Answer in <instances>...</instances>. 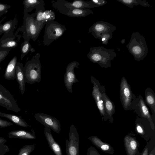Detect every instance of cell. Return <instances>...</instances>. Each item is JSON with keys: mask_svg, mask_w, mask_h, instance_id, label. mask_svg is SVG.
<instances>
[{"mask_svg": "<svg viewBox=\"0 0 155 155\" xmlns=\"http://www.w3.org/2000/svg\"><path fill=\"white\" fill-rule=\"evenodd\" d=\"M35 17V13L31 14H24L23 24L17 29L15 34L18 35L19 31H21L22 33L24 40L29 41L30 39H32L35 41L46 23H38Z\"/></svg>", "mask_w": 155, "mask_h": 155, "instance_id": "1", "label": "cell"}, {"mask_svg": "<svg viewBox=\"0 0 155 155\" xmlns=\"http://www.w3.org/2000/svg\"><path fill=\"white\" fill-rule=\"evenodd\" d=\"M44 134L48 145L55 155H62L61 149L60 145L54 140L51 133V130L45 127Z\"/></svg>", "mask_w": 155, "mask_h": 155, "instance_id": "15", "label": "cell"}, {"mask_svg": "<svg viewBox=\"0 0 155 155\" xmlns=\"http://www.w3.org/2000/svg\"><path fill=\"white\" fill-rule=\"evenodd\" d=\"M94 145L104 151L108 150L110 146L107 144L103 143L98 138L94 137H90L88 138Z\"/></svg>", "mask_w": 155, "mask_h": 155, "instance_id": "29", "label": "cell"}, {"mask_svg": "<svg viewBox=\"0 0 155 155\" xmlns=\"http://www.w3.org/2000/svg\"><path fill=\"white\" fill-rule=\"evenodd\" d=\"M13 124L10 122L2 120L0 118V127L4 128L13 125Z\"/></svg>", "mask_w": 155, "mask_h": 155, "instance_id": "37", "label": "cell"}, {"mask_svg": "<svg viewBox=\"0 0 155 155\" xmlns=\"http://www.w3.org/2000/svg\"><path fill=\"white\" fill-rule=\"evenodd\" d=\"M120 86V99L123 108L125 110L134 109L136 97L132 93L129 84L124 77L121 78Z\"/></svg>", "mask_w": 155, "mask_h": 155, "instance_id": "4", "label": "cell"}, {"mask_svg": "<svg viewBox=\"0 0 155 155\" xmlns=\"http://www.w3.org/2000/svg\"><path fill=\"white\" fill-rule=\"evenodd\" d=\"M14 34L10 36L3 35L0 39V50L11 49L18 46L21 36Z\"/></svg>", "mask_w": 155, "mask_h": 155, "instance_id": "14", "label": "cell"}, {"mask_svg": "<svg viewBox=\"0 0 155 155\" xmlns=\"http://www.w3.org/2000/svg\"><path fill=\"white\" fill-rule=\"evenodd\" d=\"M35 119L43 125L45 127L51 129L59 134L61 130L60 121L56 118L43 113H37L34 115Z\"/></svg>", "mask_w": 155, "mask_h": 155, "instance_id": "10", "label": "cell"}, {"mask_svg": "<svg viewBox=\"0 0 155 155\" xmlns=\"http://www.w3.org/2000/svg\"><path fill=\"white\" fill-rule=\"evenodd\" d=\"M6 141L4 137H0V155H5L10 151L8 146L5 144Z\"/></svg>", "mask_w": 155, "mask_h": 155, "instance_id": "33", "label": "cell"}, {"mask_svg": "<svg viewBox=\"0 0 155 155\" xmlns=\"http://www.w3.org/2000/svg\"><path fill=\"white\" fill-rule=\"evenodd\" d=\"M11 7L8 5L0 3V18L4 14H6L8 12V9Z\"/></svg>", "mask_w": 155, "mask_h": 155, "instance_id": "34", "label": "cell"}, {"mask_svg": "<svg viewBox=\"0 0 155 155\" xmlns=\"http://www.w3.org/2000/svg\"><path fill=\"white\" fill-rule=\"evenodd\" d=\"M0 117L6 118L19 126L28 127L29 126L20 116L0 112Z\"/></svg>", "mask_w": 155, "mask_h": 155, "instance_id": "23", "label": "cell"}, {"mask_svg": "<svg viewBox=\"0 0 155 155\" xmlns=\"http://www.w3.org/2000/svg\"><path fill=\"white\" fill-rule=\"evenodd\" d=\"M143 38L142 36L140 41H138L136 36L134 37L133 35L131 40L128 45V48L130 53L133 54L135 58L140 60L143 59L144 58L143 56L144 57L146 56L147 51V48H146L147 47L146 46V42L141 41Z\"/></svg>", "mask_w": 155, "mask_h": 155, "instance_id": "9", "label": "cell"}, {"mask_svg": "<svg viewBox=\"0 0 155 155\" xmlns=\"http://www.w3.org/2000/svg\"><path fill=\"white\" fill-rule=\"evenodd\" d=\"M153 155L151 154V155Z\"/></svg>", "mask_w": 155, "mask_h": 155, "instance_id": "42", "label": "cell"}, {"mask_svg": "<svg viewBox=\"0 0 155 155\" xmlns=\"http://www.w3.org/2000/svg\"><path fill=\"white\" fill-rule=\"evenodd\" d=\"M91 81L93 85L92 95L100 113L104 120L108 118V115L104 109L102 94L104 87L101 85L99 81L93 76L91 77Z\"/></svg>", "mask_w": 155, "mask_h": 155, "instance_id": "6", "label": "cell"}, {"mask_svg": "<svg viewBox=\"0 0 155 155\" xmlns=\"http://www.w3.org/2000/svg\"><path fill=\"white\" fill-rule=\"evenodd\" d=\"M125 143L129 155H134L137 148V143L136 140L133 138L127 137L125 138Z\"/></svg>", "mask_w": 155, "mask_h": 155, "instance_id": "26", "label": "cell"}, {"mask_svg": "<svg viewBox=\"0 0 155 155\" xmlns=\"http://www.w3.org/2000/svg\"><path fill=\"white\" fill-rule=\"evenodd\" d=\"M135 106L138 107L141 116L146 118L150 122L151 125L154 126L149 110L143 99L141 95L136 99Z\"/></svg>", "mask_w": 155, "mask_h": 155, "instance_id": "18", "label": "cell"}, {"mask_svg": "<svg viewBox=\"0 0 155 155\" xmlns=\"http://www.w3.org/2000/svg\"><path fill=\"white\" fill-rule=\"evenodd\" d=\"M39 53H36L27 61L23 68L26 82L30 84L40 82L41 79V65Z\"/></svg>", "mask_w": 155, "mask_h": 155, "instance_id": "2", "label": "cell"}, {"mask_svg": "<svg viewBox=\"0 0 155 155\" xmlns=\"http://www.w3.org/2000/svg\"><path fill=\"white\" fill-rule=\"evenodd\" d=\"M65 143L67 155H79V134L73 124L70 128L69 139H66Z\"/></svg>", "mask_w": 155, "mask_h": 155, "instance_id": "7", "label": "cell"}, {"mask_svg": "<svg viewBox=\"0 0 155 155\" xmlns=\"http://www.w3.org/2000/svg\"><path fill=\"white\" fill-rule=\"evenodd\" d=\"M36 144L26 145L19 150L18 155H30L34 150Z\"/></svg>", "mask_w": 155, "mask_h": 155, "instance_id": "30", "label": "cell"}, {"mask_svg": "<svg viewBox=\"0 0 155 155\" xmlns=\"http://www.w3.org/2000/svg\"><path fill=\"white\" fill-rule=\"evenodd\" d=\"M66 2L64 0H53L52 1V6L60 13L66 15L69 10L65 5Z\"/></svg>", "mask_w": 155, "mask_h": 155, "instance_id": "27", "label": "cell"}, {"mask_svg": "<svg viewBox=\"0 0 155 155\" xmlns=\"http://www.w3.org/2000/svg\"><path fill=\"white\" fill-rule=\"evenodd\" d=\"M120 1L122 3H123L126 5H128V6L129 7H130L131 5H133H133H135V3H137V4L138 5L141 4L143 6H146V5H147V6H148V5L143 3H146L147 2H143V1H140L139 2H136V3L133 0H120Z\"/></svg>", "mask_w": 155, "mask_h": 155, "instance_id": "35", "label": "cell"}, {"mask_svg": "<svg viewBox=\"0 0 155 155\" xmlns=\"http://www.w3.org/2000/svg\"><path fill=\"white\" fill-rule=\"evenodd\" d=\"M23 64L20 62H17L15 66V79L18 84L19 88L22 95L25 93L26 83L23 71Z\"/></svg>", "mask_w": 155, "mask_h": 155, "instance_id": "16", "label": "cell"}, {"mask_svg": "<svg viewBox=\"0 0 155 155\" xmlns=\"http://www.w3.org/2000/svg\"><path fill=\"white\" fill-rule=\"evenodd\" d=\"M136 129L138 132L140 133H142L143 132V130L142 128L140 125H138L136 127Z\"/></svg>", "mask_w": 155, "mask_h": 155, "instance_id": "40", "label": "cell"}, {"mask_svg": "<svg viewBox=\"0 0 155 155\" xmlns=\"http://www.w3.org/2000/svg\"><path fill=\"white\" fill-rule=\"evenodd\" d=\"M44 6L42 5L35 9V18L38 23L39 24L45 23L43 22L42 19L43 13L45 10Z\"/></svg>", "mask_w": 155, "mask_h": 155, "instance_id": "32", "label": "cell"}, {"mask_svg": "<svg viewBox=\"0 0 155 155\" xmlns=\"http://www.w3.org/2000/svg\"><path fill=\"white\" fill-rule=\"evenodd\" d=\"M87 155H99L93 147H90L87 150Z\"/></svg>", "mask_w": 155, "mask_h": 155, "instance_id": "39", "label": "cell"}, {"mask_svg": "<svg viewBox=\"0 0 155 155\" xmlns=\"http://www.w3.org/2000/svg\"><path fill=\"white\" fill-rule=\"evenodd\" d=\"M109 51L102 47L91 48L87 57L93 62L98 63L102 67L107 68L111 66L110 61L113 58L110 56Z\"/></svg>", "mask_w": 155, "mask_h": 155, "instance_id": "5", "label": "cell"}, {"mask_svg": "<svg viewBox=\"0 0 155 155\" xmlns=\"http://www.w3.org/2000/svg\"><path fill=\"white\" fill-rule=\"evenodd\" d=\"M20 50L21 54L20 58L22 60L23 58L30 51L32 52H35V50L32 48L29 41L24 40L21 45Z\"/></svg>", "mask_w": 155, "mask_h": 155, "instance_id": "28", "label": "cell"}, {"mask_svg": "<svg viewBox=\"0 0 155 155\" xmlns=\"http://www.w3.org/2000/svg\"><path fill=\"white\" fill-rule=\"evenodd\" d=\"M6 16L4 17L0 21V35L10 36H14V31L17 27L18 20L16 14L13 19L6 21L2 24V23L6 18Z\"/></svg>", "mask_w": 155, "mask_h": 155, "instance_id": "12", "label": "cell"}, {"mask_svg": "<svg viewBox=\"0 0 155 155\" xmlns=\"http://www.w3.org/2000/svg\"><path fill=\"white\" fill-rule=\"evenodd\" d=\"M45 25L43 41L44 46H48L58 39L67 30L65 25L54 20L48 21Z\"/></svg>", "mask_w": 155, "mask_h": 155, "instance_id": "3", "label": "cell"}, {"mask_svg": "<svg viewBox=\"0 0 155 155\" xmlns=\"http://www.w3.org/2000/svg\"><path fill=\"white\" fill-rule=\"evenodd\" d=\"M10 138H18L25 140H34L36 138L35 133L31 132L24 130H14L8 133Z\"/></svg>", "mask_w": 155, "mask_h": 155, "instance_id": "20", "label": "cell"}, {"mask_svg": "<svg viewBox=\"0 0 155 155\" xmlns=\"http://www.w3.org/2000/svg\"><path fill=\"white\" fill-rule=\"evenodd\" d=\"M109 26H107L106 24L103 23H99L97 22L94 24L89 29V32L91 33L95 38H98V37H101V35L102 38H103L106 39L107 38L106 36H110L109 34H107L106 33H108L109 31H111V30H109Z\"/></svg>", "mask_w": 155, "mask_h": 155, "instance_id": "13", "label": "cell"}, {"mask_svg": "<svg viewBox=\"0 0 155 155\" xmlns=\"http://www.w3.org/2000/svg\"><path fill=\"white\" fill-rule=\"evenodd\" d=\"M11 50L10 49L0 50V64L1 62L5 59L6 57L9 54ZM0 70H1L0 65Z\"/></svg>", "mask_w": 155, "mask_h": 155, "instance_id": "36", "label": "cell"}, {"mask_svg": "<svg viewBox=\"0 0 155 155\" xmlns=\"http://www.w3.org/2000/svg\"><path fill=\"white\" fill-rule=\"evenodd\" d=\"M148 150L147 148L146 149L144 150L142 155H147Z\"/></svg>", "mask_w": 155, "mask_h": 155, "instance_id": "41", "label": "cell"}, {"mask_svg": "<svg viewBox=\"0 0 155 155\" xmlns=\"http://www.w3.org/2000/svg\"><path fill=\"white\" fill-rule=\"evenodd\" d=\"M145 101L146 103L150 108L152 113H155V94L153 90L149 87L145 91Z\"/></svg>", "mask_w": 155, "mask_h": 155, "instance_id": "24", "label": "cell"}, {"mask_svg": "<svg viewBox=\"0 0 155 155\" xmlns=\"http://www.w3.org/2000/svg\"><path fill=\"white\" fill-rule=\"evenodd\" d=\"M91 2L97 7L104 5L106 3V2L104 0H91Z\"/></svg>", "mask_w": 155, "mask_h": 155, "instance_id": "38", "label": "cell"}, {"mask_svg": "<svg viewBox=\"0 0 155 155\" xmlns=\"http://www.w3.org/2000/svg\"><path fill=\"white\" fill-rule=\"evenodd\" d=\"M55 18V13L51 10H45L43 13L42 19L44 23H47L48 21L54 20Z\"/></svg>", "mask_w": 155, "mask_h": 155, "instance_id": "31", "label": "cell"}, {"mask_svg": "<svg viewBox=\"0 0 155 155\" xmlns=\"http://www.w3.org/2000/svg\"><path fill=\"white\" fill-rule=\"evenodd\" d=\"M22 3L24 5V14L28 13L33 9L45 5L42 0H25Z\"/></svg>", "mask_w": 155, "mask_h": 155, "instance_id": "22", "label": "cell"}, {"mask_svg": "<svg viewBox=\"0 0 155 155\" xmlns=\"http://www.w3.org/2000/svg\"><path fill=\"white\" fill-rule=\"evenodd\" d=\"M102 96L104 110L108 115V118L111 122L113 120V115L115 111L114 104L106 94L105 89L103 91Z\"/></svg>", "mask_w": 155, "mask_h": 155, "instance_id": "19", "label": "cell"}, {"mask_svg": "<svg viewBox=\"0 0 155 155\" xmlns=\"http://www.w3.org/2000/svg\"><path fill=\"white\" fill-rule=\"evenodd\" d=\"M79 63L74 61L70 63L67 66L64 77V82L65 86L69 92H72L73 84L78 82L74 73L75 68H79Z\"/></svg>", "mask_w": 155, "mask_h": 155, "instance_id": "11", "label": "cell"}, {"mask_svg": "<svg viewBox=\"0 0 155 155\" xmlns=\"http://www.w3.org/2000/svg\"><path fill=\"white\" fill-rule=\"evenodd\" d=\"M0 106L7 109L18 113L21 109L10 92L0 84Z\"/></svg>", "mask_w": 155, "mask_h": 155, "instance_id": "8", "label": "cell"}, {"mask_svg": "<svg viewBox=\"0 0 155 155\" xmlns=\"http://www.w3.org/2000/svg\"><path fill=\"white\" fill-rule=\"evenodd\" d=\"M93 13L92 11L89 9H74L69 10L66 15L73 18H81L85 17Z\"/></svg>", "mask_w": 155, "mask_h": 155, "instance_id": "25", "label": "cell"}, {"mask_svg": "<svg viewBox=\"0 0 155 155\" xmlns=\"http://www.w3.org/2000/svg\"><path fill=\"white\" fill-rule=\"evenodd\" d=\"M65 5L69 10L74 9H89L97 7L91 1L88 2L82 0H75L72 2L66 1Z\"/></svg>", "mask_w": 155, "mask_h": 155, "instance_id": "17", "label": "cell"}, {"mask_svg": "<svg viewBox=\"0 0 155 155\" xmlns=\"http://www.w3.org/2000/svg\"><path fill=\"white\" fill-rule=\"evenodd\" d=\"M17 62V57L15 56L8 63L4 75L6 79L11 80L16 78L15 66Z\"/></svg>", "mask_w": 155, "mask_h": 155, "instance_id": "21", "label": "cell"}]
</instances>
